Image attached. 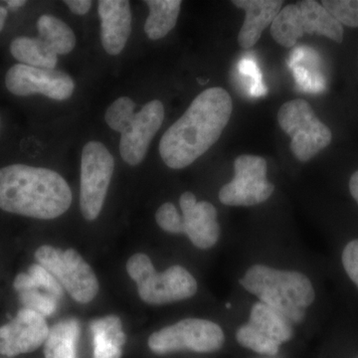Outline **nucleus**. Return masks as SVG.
<instances>
[{"instance_id": "nucleus-17", "label": "nucleus", "mask_w": 358, "mask_h": 358, "mask_svg": "<svg viewBox=\"0 0 358 358\" xmlns=\"http://www.w3.org/2000/svg\"><path fill=\"white\" fill-rule=\"evenodd\" d=\"M232 4L245 10L243 25L238 34V43L243 49H251L260 40L266 28L281 11V0H233Z\"/></svg>"}, {"instance_id": "nucleus-26", "label": "nucleus", "mask_w": 358, "mask_h": 358, "mask_svg": "<svg viewBox=\"0 0 358 358\" xmlns=\"http://www.w3.org/2000/svg\"><path fill=\"white\" fill-rule=\"evenodd\" d=\"M20 300L23 307L34 310L42 317H49L55 313L57 301L46 293H41L38 289H28L20 292Z\"/></svg>"}, {"instance_id": "nucleus-29", "label": "nucleus", "mask_w": 358, "mask_h": 358, "mask_svg": "<svg viewBox=\"0 0 358 358\" xmlns=\"http://www.w3.org/2000/svg\"><path fill=\"white\" fill-rule=\"evenodd\" d=\"M64 3L69 7L73 13L85 15L89 13L93 2L90 0H65Z\"/></svg>"}, {"instance_id": "nucleus-1", "label": "nucleus", "mask_w": 358, "mask_h": 358, "mask_svg": "<svg viewBox=\"0 0 358 358\" xmlns=\"http://www.w3.org/2000/svg\"><path fill=\"white\" fill-rule=\"evenodd\" d=\"M225 89L213 87L200 93L185 114L162 136L159 155L169 169H185L217 143L232 115Z\"/></svg>"}, {"instance_id": "nucleus-18", "label": "nucleus", "mask_w": 358, "mask_h": 358, "mask_svg": "<svg viewBox=\"0 0 358 358\" xmlns=\"http://www.w3.org/2000/svg\"><path fill=\"white\" fill-rule=\"evenodd\" d=\"M93 336L94 358H121L126 334L121 320L108 315L93 320L90 326Z\"/></svg>"}, {"instance_id": "nucleus-2", "label": "nucleus", "mask_w": 358, "mask_h": 358, "mask_svg": "<svg viewBox=\"0 0 358 358\" xmlns=\"http://www.w3.org/2000/svg\"><path fill=\"white\" fill-rule=\"evenodd\" d=\"M67 181L42 167L11 164L0 169V208L36 219H55L72 204Z\"/></svg>"}, {"instance_id": "nucleus-4", "label": "nucleus", "mask_w": 358, "mask_h": 358, "mask_svg": "<svg viewBox=\"0 0 358 358\" xmlns=\"http://www.w3.org/2000/svg\"><path fill=\"white\" fill-rule=\"evenodd\" d=\"M129 277L136 282L141 300L148 305H166L192 298L196 280L182 266H173L157 273L145 254H134L127 263Z\"/></svg>"}, {"instance_id": "nucleus-3", "label": "nucleus", "mask_w": 358, "mask_h": 358, "mask_svg": "<svg viewBox=\"0 0 358 358\" xmlns=\"http://www.w3.org/2000/svg\"><path fill=\"white\" fill-rule=\"evenodd\" d=\"M240 284L261 303L284 315L292 324L303 322L306 310L315 299L310 280L296 271L277 270L258 264L247 270Z\"/></svg>"}, {"instance_id": "nucleus-12", "label": "nucleus", "mask_w": 358, "mask_h": 358, "mask_svg": "<svg viewBox=\"0 0 358 358\" xmlns=\"http://www.w3.org/2000/svg\"><path fill=\"white\" fill-rule=\"evenodd\" d=\"M6 88L15 96L41 94L56 101H65L73 95L75 83L69 75L55 69H41L16 64L6 76Z\"/></svg>"}, {"instance_id": "nucleus-14", "label": "nucleus", "mask_w": 358, "mask_h": 358, "mask_svg": "<svg viewBox=\"0 0 358 358\" xmlns=\"http://www.w3.org/2000/svg\"><path fill=\"white\" fill-rule=\"evenodd\" d=\"M48 334L44 317L29 308H21L11 322L0 327V355L13 357L35 352L44 345Z\"/></svg>"}, {"instance_id": "nucleus-10", "label": "nucleus", "mask_w": 358, "mask_h": 358, "mask_svg": "<svg viewBox=\"0 0 358 358\" xmlns=\"http://www.w3.org/2000/svg\"><path fill=\"white\" fill-rule=\"evenodd\" d=\"M293 324L284 315L260 301L254 303L247 324L236 331L240 345L258 353L275 357L280 346L293 338Z\"/></svg>"}, {"instance_id": "nucleus-21", "label": "nucleus", "mask_w": 358, "mask_h": 358, "mask_svg": "<svg viewBox=\"0 0 358 358\" xmlns=\"http://www.w3.org/2000/svg\"><path fill=\"white\" fill-rule=\"evenodd\" d=\"M10 52L20 64L41 69H54L57 55L39 37L21 36L11 42Z\"/></svg>"}, {"instance_id": "nucleus-9", "label": "nucleus", "mask_w": 358, "mask_h": 358, "mask_svg": "<svg viewBox=\"0 0 358 358\" xmlns=\"http://www.w3.org/2000/svg\"><path fill=\"white\" fill-rule=\"evenodd\" d=\"M115 169V159L100 141H89L81 159L80 207L86 220L93 221L102 211Z\"/></svg>"}, {"instance_id": "nucleus-23", "label": "nucleus", "mask_w": 358, "mask_h": 358, "mask_svg": "<svg viewBox=\"0 0 358 358\" xmlns=\"http://www.w3.org/2000/svg\"><path fill=\"white\" fill-rule=\"evenodd\" d=\"M13 287L18 293L28 289H43L45 293L56 300H60L63 294V288L57 280L39 264L32 265L27 274L18 275L14 280Z\"/></svg>"}, {"instance_id": "nucleus-16", "label": "nucleus", "mask_w": 358, "mask_h": 358, "mask_svg": "<svg viewBox=\"0 0 358 358\" xmlns=\"http://www.w3.org/2000/svg\"><path fill=\"white\" fill-rule=\"evenodd\" d=\"M101 40L110 55H119L131 32V10L128 0H100Z\"/></svg>"}, {"instance_id": "nucleus-32", "label": "nucleus", "mask_w": 358, "mask_h": 358, "mask_svg": "<svg viewBox=\"0 0 358 358\" xmlns=\"http://www.w3.org/2000/svg\"><path fill=\"white\" fill-rule=\"evenodd\" d=\"M7 18V9L4 6H0V32L3 29Z\"/></svg>"}, {"instance_id": "nucleus-5", "label": "nucleus", "mask_w": 358, "mask_h": 358, "mask_svg": "<svg viewBox=\"0 0 358 358\" xmlns=\"http://www.w3.org/2000/svg\"><path fill=\"white\" fill-rule=\"evenodd\" d=\"M305 34H319L341 43L345 32L343 25L315 0L285 6L271 25L273 39L285 48L294 47Z\"/></svg>"}, {"instance_id": "nucleus-24", "label": "nucleus", "mask_w": 358, "mask_h": 358, "mask_svg": "<svg viewBox=\"0 0 358 358\" xmlns=\"http://www.w3.org/2000/svg\"><path fill=\"white\" fill-rule=\"evenodd\" d=\"M134 108L136 103L131 98L122 96L108 108L105 121L110 129L122 134L128 128L129 122L136 115Z\"/></svg>"}, {"instance_id": "nucleus-8", "label": "nucleus", "mask_w": 358, "mask_h": 358, "mask_svg": "<svg viewBox=\"0 0 358 358\" xmlns=\"http://www.w3.org/2000/svg\"><path fill=\"white\" fill-rule=\"evenodd\" d=\"M35 259L80 303L96 298L99 282L93 268L74 249L63 250L44 245L35 252Z\"/></svg>"}, {"instance_id": "nucleus-11", "label": "nucleus", "mask_w": 358, "mask_h": 358, "mask_svg": "<svg viewBox=\"0 0 358 358\" xmlns=\"http://www.w3.org/2000/svg\"><path fill=\"white\" fill-rule=\"evenodd\" d=\"M267 171V162L262 157H238L234 162V178L219 192L221 203L248 207L267 201L275 192V185L268 181Z\"/></svg>"}, {"instance_id": "nucleus-7", "label": "nucleus", "mask_w": 358, "mask_h": 358, "mask_svg": "<svg viewBox=\"0 0 358 358\" xmlns=\"http://www.w3.org/2000/svg\"><path fill=\"white\" fill-rule=\"evenodd\" d=\"M223 329L211 320L185 319L155 331L148 338V348L155 355L178 352L211 353L223 348Z\"/></svg>"}, {"instance_id": "nucleus-20", "label": "nucleus", "mask_w": 358, "mask_h": 358, "mask_svg": "<svg viewBox=\"0 0 358 358\" xmlns=\"http://www.w3.org/2000/svg\"><path fill=\"white\" fill-rule=\"evenodd\" d=\"M150 15L145 23V32L148 38L159 40L166 37L176 27L179 13L180 0H147Z\"/></svg>"}, {"instance_id": "nucleus-25", "label": "nucleus", "mask_w": 358, "mask_h": 358, "mask_svg": "<svg viewBox=\"0 0 358 358\" xmlns=\"http://www.w3.org/2000/svg\"><path fill=\"white\" fill-rule=\"evenodd\" d=\"M322 4L341 25L358 27V0H324Z\"/></svg>"}, {"instance_id": "nucleus-28", "label": "nucleus", "mask_w": 358, "mask_h": 358, "mask_svg": "<svg viewBox=\"0 0 358 358\" xmlns=\"http://www.w3.org/2000/svg\"><path fill=\"white\" fill-rule=\"evenodd\" d=\"M341 261L348 278L358 288V239L346 244L341 255Z\"/></svg>"}, {"instance_id": "nucleus-31", "label": "nucleus", "mask_w": 358, "mask_h": 358, "mask_svg": "<svg viewBox=\"0 0 358 358\" xmlns=\"http://www.w3.org/2000/svg\"><path fill=\"white\" fill-rule=\"evenodd\" d=\"M6 4L9 8L17 9L24 6L26 1H23V0H8V1H6Z\"/></svg>"}, {"instance_id": "nucleus-15", "label": "nucleus", "mask_w": 358, "mask_h": 358, "mask_svg": "<svg viewBox=\"0 0 358 358\" xmlns=\"http://www.w3.org/2000/svg\"><path fill=\"white\" fill-rule=\"evenodd\" d=\"M182 211L183 234L199 249H210L220 238L217 211L208 201L197 202L192 192H186L179 199Z\"/></svg>"}, {"instance_id": "nucleus-27", "label": "nucleus", "mask_w": 358, "mask_h": 358, "mask_svg": "<svg viewBox=\"0 0 358 358\" xmlns=\"http://www.w3.org/2000/svg\"><path fill=\"white\" fill-rule=\"evenodd\" d=\"M157 225L166 232L183 234L182 216L171 202L162 204L155 214Z\"/></svg>"}, {"instance_id": "nucleus-22", "label": "nucleus", "mask_w": 358, "mask_h": 358, "mask_svg": "<svg viewBox=\"0 0 358 358\" xmlns=\"http://www.w3.org/2000/svg\"><path fill=\"white\" fill-rule=\"evenodd\" d=\"M39 38L48 45L56 55L70 53L76 46V36L70 26L50 14L40 16L37 21Z\"/></svg>"}, {"instance_id": "nucleus-19", "label": "nucleus", "mask_w": 358, "mask_h": 358, "mask_svg": "<svg viewBox=\"0 0 358 358\" xmlns=\"http://www.w3.org/2000/svg\"><path fill=\"white\" fill-rule=\"evenodd\" d=\"M80 336L78 320L69 319L49 329L44 343L45 358H77V343Z\"/></svg>"}, {"instance_id": "nucleus-6", "label": "nucleus", "mask_w": 358, "mask_h": 358, "mask_svg": "<svg viewBox=\"0 0 358 358\" xmlns=\"http://www.w3.org/2000/svg\"><path fill=\"white\" fill-rule=\"evenodd\" d=\"M278 122L291 138L289 147L299 162L313 159L333 141L331 129L320 121L310 103L303 99L282 103L278 112Z\"/></svg>"}, {"instance_id": "nucleus-30", "label": "nucleus", "mask_w": 358, "mask_h": 358, "mask_svg": "<svg viewBox=\"0 0 358 358\" xmlns=\"http://www.w3.org/2000/svg\"><path fill=\"white\" fill-rule=\"evenodd\" d=\"M350 192L358 204V171H355L350 179Z\"/></svg>"}, {"instance_id": "nucleus-13", "label": "nucleus", "mask_w": 358, "mask_h": 358, "mask_svg": "<svg viewBox=\"0 0 358 358\" xmlns=\"http://www.w3.org/2000/svg\"><path fill=\"white\" fill-rule=\"evenodd\" d=\"M164 103L150 101L134 115L128 128L121 134L120 152L129 166H138L145 159L150 143L164 122Z\"/></svg>"}]
</instances>
